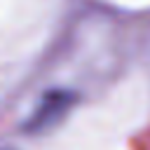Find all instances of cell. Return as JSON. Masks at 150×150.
I'll return each mask as SVG.
<instances>
[{
	"instance_id": "obj_1",
	"label": "cell",
	"mask_w": 150,
	"mask_h": 150,
	"mask_svg": "<svg viewBox=\"0 0 150 150\" xmlns=\"http://www.w3.org/2000/svg\"><path fill=\"white\" fill-rule=\"evenodd\" d=\"M73 103H75V94L66 91V89H52V91L42 94L35 110L26 117L23 131L26 134H42V131L56 127L63 120V115L70 110Z\"/></svg>"
}]
</instances>
